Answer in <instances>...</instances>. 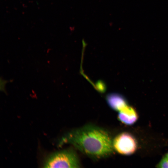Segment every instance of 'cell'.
Segmentation results:
<instances>
[{
  "label": "cell",
  "instance_id": "cell-1",
  "mask_svg": "<svg viewBox=\"0 0 168 168\" xmlns=\"http://www.w3.org/2000/svg\"><path fill=\"white\" fill-rule=\"evenodd\" d=\"M69 143L82 152L95 159L105 158L114 152L113 139L105 129L88 124L69 132L61 139L59 145Z\"/></svg>",
  "mask_w": 168,
  "mask_h": 168
},
{
  "label": "cell",
  "instance_id": "cell-5",
  "mask_svg": "<svg viewBox=\"0 0 168 168\" xmlns=\"http://www.w3.org/2000/svg\"><path fill=\"white\" fill-rule=\"evenodd\" d=\"M107 103L113 110L119 111L128 105L126 99L122 96L117 93H111L106 97Z\"/></svg>",
  "mask_w": 168,
  "mask_h": 168
},
{
  "label": "cell",
  "instance_id": "cell-3",
  "mask_svg": "<svg viewBox=\"0 0 168 168\" xmlns=\"http://www.w3.org/2000/svg\"><path fill=\"white\" fill-rule=\"evenodd\" d=\"M114 150L118 153L128 155L134 153L137 148V142L134 137L127 132L117 135L113 139Z\"/></svg>",
  "mask_w": 168,
  "mask_h": 168
},
{
  "label": "cell",
  "instance_id": "cell-8",
  "mask_svg": "<svg viewBox=\"0 0 168 168\" xmlns=\"http://www.w3.org/2000/svg\"><path fill=\"white\" fill-rule=\"evenodd\" d=\"M166 157L168 159V152L166 154Z\"/></svg>",
  "mask_w": 168,
  "mask_h": 168
},
{
  "label": "cell",
  "instance_id": "cell-4",
  "mask_svg": "<svg viewBox=\"0 0 168 168\" xmlns=\"http://www.w3.org/2000/svg\"><path fill=\"white\" fill-rule=\"evenodd\" d=\"M138 118L135 109L128 105L119 111L118 118L122 123L131 125L135 123Z\"/></svg>",
  "mask_w": 168,
  "mask_h": 168
},
{
  "label": "cell",
  "instance_id": "cell-2",
  "mask_svg": "<svg viewBox=\"0 0 168 168\" xmlns=\"http://www.w3.org/2000/svg\"><path fill=\"white\" fill-rule=\"evenodd\" d=\"M45 168H78L80 164L78 157L72 149H67L53 153L45 159Z\"/></svg>",
  "mask_w": 168,
  "mask_h": 168
},
{
  "label": "cell",
  "instance_id": "cell-7",
  "mask_svg": "<svg viewBox=\"0 0 168 168\" xmlns=\"http://www.w3.org/2000/svg\"><path fill=\"white\" fill-rule=\"evenodd\" d=\"M6 81L2 79L1 80V89L3 91H5V87L6 83Z\"/></svg>",
  "mask_w": 168,
  "mask_h": 168
},
{
  "label": "cell",
  "instance_id": "cell-6",
  "mask_svg": "<svg viewBox=\"0 0 168 168\" xmlns=\"http://www.w3.org/2000/svg\"><path fill=\"white\" fill-rule=\"evenodd\" d=\"M156 167L159 168H168V159L166 155L157 165Z\"/></svg>",
  "mask_w": 168,
  "mask_h": 168
}]
</instances>
